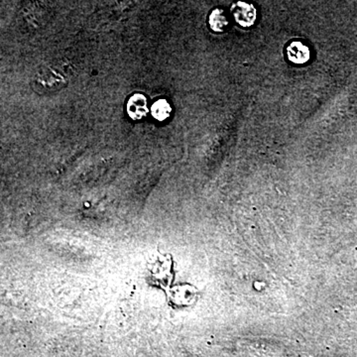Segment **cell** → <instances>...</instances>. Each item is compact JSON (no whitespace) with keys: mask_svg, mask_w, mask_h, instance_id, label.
<instances>
[{"mask_svg":"<svg viewBox=\"0 0 357 357\" xmlns=\"http://www.w3.org/2000/svg\"><path fill=\"white\" fill-rule=\"evenodd\" d=\"M287 56L289 60L295 64H305L310 60L309 47L303 44L302 42H292L287 48Z\"/></svg>","mask_w":357,"mask_h":357,"instance_id":"4","label":"cell"},{"mask_svg":"<svg viewBox=\"0 0 357 357\" xmlns=\"http://www.w3.org/2000/svg\"><path fill=\"white\" fill-rule=\"evenodd\" d=\"M208 23L211 30L218 33L225 31L230 24L229 15L220 8H215V10L211 11Z\"/></svg>","mask_w":357,"mask_h":357,"instance_id":"5","label":"cell"},{"mask_svg":"<svg viewBox=\"0 0 357 357\" xmlns=\"http://www.w3.org/2000/svg\"><path fill=\"white\" fill-rule=\"evenodd\" d=\"M128 112L134 121H139L146 116L149 112L146 96L141 93H135L131 96L128 102Z\"/></svg>","mask_w":357,"mask_h":357,"instance_id":"3","label":"cell"},{"mask_svg":"<svg viewBox=\"0 0 357 357\" xmlns=\"http://www.w3.org/2000/svg\"><path fill=\"white\" fill-rule=\"evenodd\" d=\"M171 112H172V107L166 100H157L151 107L152 116L158 121H166L170 116Z\"/></svg>","mask_w":357,"mask_h":357,"instance_id":"6","label":"cell"},{"mask_svg":"<svg viewBox=\"0 0 357 357\" xmlns=\"http://www.w3.org/2000/svg\"><path fill=\"white\" fill-rule=\"evenodd\" d=\"M69 68L64 63H52L35 77V89L47 93L64 88L69 81Z\"/></svg>","mask_w":357,"mask_h":357,"instance_id":"1","label":"cell"},{"mask_svg":"<svg viewBox=\"0 0 357 357\" xmlns=\"http://www.w3.org/2000/svg\"><path fill=\"white\" fill-rule=\"evenodd\" d=\"M231 13L234 20L243 27H251L255 23L256 9L252 4L236 2L232 4Z\"/></svg>","mask_w":357,"mask_h":357,"instance_id":"2","label":"cell"}]
</instances>
